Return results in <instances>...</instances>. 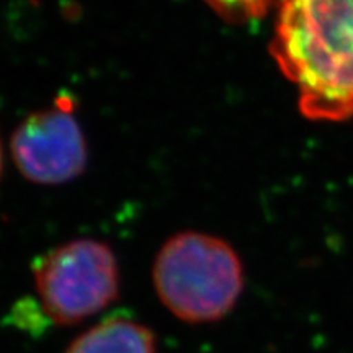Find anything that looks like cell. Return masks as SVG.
Listing matches in <instances>:
<instances>
[{
	"label": "cell",
	"instance_id": "6da1fadb",
	"mask_svg": "<svg viewBox=\"0 0 353 353\" xmlns=\"http://www.w3.org/2000/svg\"><path fill=\"white\" fill-rule=\"evenodd\" d=\"M270 52L314 121L353 114V0H281Z\"/></svg>",
	"mask_w": 353,
	"mask_h": 353
},
{
	"label": "cell",
	"instance_id": "7a4b0ae2",
	"mask_svg": "<svg viewBox=\"0 0 353 353\" xmlns=\"http://www.w3.org/2000/svg\"><path fill=\"white\" fill-rule=\"evenodd\" d=\"M159 301L185 324L223 321L244 293V265L234 247L211 234L185 231L164 242L152 265Z\"/></svg>",
	"mask_w": 353,
	"mask_h": 353
},
{
	"label": "cell",
	"instance_id": "3957f363",
	"mask_svg": "<svg viewBox=\"0 0 353 353\" xmlns=\"http://www.w3.org/2000/svg\"><path fill=\"white\" fill-rule=\"evenodd\" d=\"M43 316L56 325H77L120 299V263L112 247L74 239L48 250L32 265Z\"/></svg>",
	"mask_w": 353,
	"mask_h": 353
},
{
	"label": "cell",
	"instance_id": "277c9868",
	"mask_svg": "<svg viewBox=\"0 0 353 353\" xmlns=\"http://www.w3.org/2000/svg\"><path fill=\"white\" fill-rule=\"evenodd\" d=\"M10 148L21 175L34 183H65L87 164L83 132L64 105L30 114L13 132Z\"/></svg>",
	"mask_w": 353,
	"mask_h": 353
},
{
	"label": "cell",
	"instance_id": "5b68a950",
	"mask_svg": "<svg viewBox=\"0 0 353 353\" xmlns=\"http://www.w3.org/2000/svg\"><path fill=\"white\" fill-rule=\"evenodd\" d=\"M64 353H157V337L143 322L112 316L79 334Z\"/></svg>",
	"mask_w": 353,
	"mask_h": 353
},
{
	"label": "cell",
	"instance_id": "8992f818",
	"mask_svg": "<svg viewBox=\"0 0 353 353\" xmlns=\"http://www.w3.org/2000/svg\"><path fill=\"white\" fill-rule=\"evenodd\" d=\"M221 19L231 23L257 20L267 15L281 0H206Z\"/></svg>",
	"mask_w": 353,
	"mask_h": 353
},
{
	"label": "cell",
	"instance_id": "52a82bcc",
	"mask_svg": "<svg viewBox=\"0 0 353 353\" xmlns=\"http://www.w3.org/2000/svg\"><path fill=\"white\" fill-rule=\"evenodd\" d=\"M0 172H2V151H0Z\"/></svg>",
	"mask_w": 353,
	"mask_h": 353
}]
</instances>
